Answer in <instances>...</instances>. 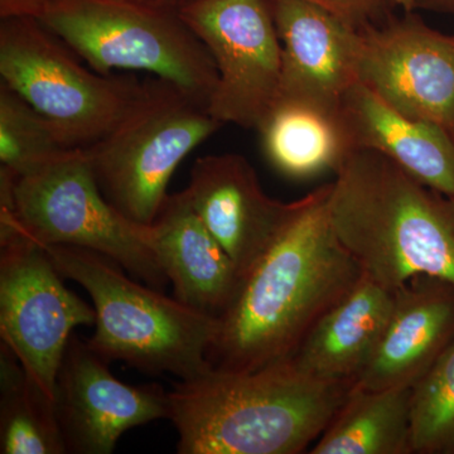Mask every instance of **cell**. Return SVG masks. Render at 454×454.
Masks as SVG:
<instances>
[{
    "instance_id": "obj_12",
    "label": "cell",
    "mask_w": 454,
    "mask_h": 454,
    "mask_svg": "<svg viewBox=\"0 0 454 454\" xmlns=\"http://www.w3.org/2000/svg\"><path fill=\"white\" fill-rule=\"evenodd\" d=\"M107 364L88 340L71 336L53 399L67 453H112L128 430L168 418V391L158 384H124Z\"/></svg>"
},
{
    "instance_id": "obj_20",
    "label": "cell",
    "mask_w": 454,
    "mask_h": 454,
    "mask_svg": "<svg viewBox=\"0 0 454 454\" xmlns=\"http://www.w3.org/2000/svg\"><path fill=\"white\" fill-rule=\"evenodd\" d=\"M269 162L292 178L334 169L351 151L337 115L279 101L258 128Z\"/></svg>"
},
{
    "instance_id": "obj_18",
    "label": "cell",
    "mask_w": 454,
    "mask_h": 454,
    "mask_svg": "<svg viewBox=\"0 0 454 454\" xmlns=\"http://www.w3.org/2000/svg\"><path fill=\"white\" fill-rule=\"evenodd\" d=\"M393 304L394 291L363 274L317 322L291 360L313 378L355 382L375 352Z\"/></svg>"
},
{
    "instance_id": "obj_15",
    "label": "cell",
    "mask_w": 454,
    "mask_h": 454,
    "mask_svg": "<svg viewBox=\"0 0 454 454\" xmlns=\"http://www.w3.org/2000/svg\"><path fill=\"white\" fill-rule=\"evenodd\" d=\"M454 342V284L415 276L394 289V304L375 352L354 387H413Z\"/></svg>"
},
{
    "instance_id": "obj_23",
    "label": "cell",
    "mask_w": 454,
    "mask_h": 454,
    "mask_svg": "<svg viewBox=\"0 0 454 454\" xmlns=\"http://www.w3.org/2000/svg\"><path fill=\"white\" fill-rule=\"evenodd\" d=\"M68 149L25 98L0 83V169L20 175Z\"/></svg>"
},
{
    "instance_id": "obj_19",
    "label": "cell",
    "mask_w": 454,
    "mask_h": 454,
    "mask_svg": "<svg viewBox=\"0 0 454 454\" xmlns=\"http://www.w3.org/2000/svg\"><path fill=\"white\" fill-rule=\"evenodd\" d=\"M411 387H351L312 454H411Z\"/></svg>"
},
{
    "instance_id": "obj_9",
    "label": "cell",
    "mask_w": 454,
    "mask_h": 454,
    "mask_svg": "<svg viewBox=\"0 0 454 454\" xmlns=\"http://www.w3.org/2000/svg\"><path fill=\"white\" fill-rule=\"evenodd\" d=\"M61 278L40 244L0 226V337L52 399L74 328L95 324L94 307Z\"/></svg>"
},
{
    "instance_id": "obj_27",
    "label": "cell",
    "mask_w": 454,
    "mask_h": 454,
    "mask_svg": "<svg viewBox=\"0 0 454 454\" xmlns=\"http://www.w3.org/2000/svg\"><path fill=\"white\" fill-rule=\"evenodd\" d=\"M133 2L143 3V4L153 5V7L172 9L179 11L182 7L190 3L191 0H133Z\"/></svg>"
},
{
    "instance_id": "obj_7",
    "label": "cell",
    "mask_w": 454,
    "mask_h": 454,
    "mask_svg": "<svg viewBox=\"0 0 454 454\" xmlns=\"http://www.w3.org/2000/svg\"><path fill=\"white\" fill-rule=\"evenodd\" d=\"M38 20L97 73L145 71L210 106L216 65L177 11L133 0H56Z\"/></svg>"
},
{
    "instance_id": "obj_24",
    "label": "cell",
    "mask_w": 454,
    "mask_h": 454,
    "mask_svg": "<svg viewBox=\"0 0 454 454\" xmlns=\"http://www.w3.org/2000/svg\"><path fill=\"white\" fill-rule=\"evenodd\" d=\"M336 14L355 28L384 22L402 8V0H309Z\"/></svg>"
},
{
    "instance_id": "obj_16",
    "label": "cell",
    "mask_w": 454,
    "mask_h": 454,
    "mask_svg": "<svg viewBox=\"0 0 454 454\" xmlns=\"http://www.w3.org/2000/svg\"><path fill=\"white\" fill-rule=\"evenodd\" d=\"M151 230L155 254L176 300L220 319L234 303L243 278L203 225L186 191L166 197Z\"/></svg>"
},
{
    "instance_id": "obj_14",
    "label": "cell",
    "mask_w": 454,
    "mask_h": 454,
    "mask_svg": "<svg viewBox=\"0 0 454 454\" xmlns=\"http://www.w3.org/2000/svg\"><path fill=\"white\" fill-rule=\"evenodd\" d=\"M282 44L279 101L337 115L357 82L358 28L309 0H267Z\"/></svg>"
},
{
    "instance_id": "obj_4",
    "label": "cell",
    "mask_w": 454,
    "mask_h": 454,
    "mask_svg": "<svg viewBox=\"0 0 454 454\" xmlns=\"http://www.w3.org/2000/svg\"><path fill=\"white\" fill-rule=\"evenodd\" d=\"M40 245L62 277L89 293L95 333L88 342L101 357L153 375L170 373L179 380L211 369L207 354L220 319L136 282L101 254L68 245Z\"/></svg>"
},
{
    "instance_id": "obj_17",
    "label": "cell",
    "mask_w": 454,
    "mask_h": 454,
    "mask_svg": "<svg viewBox=\"0 0 454 454\" xmlns=\"http://www.w3.org/2000/svg\"><path fill=\"white\" fill-rule=\"evenodd\" d=\"M337 118L351 151L380 153L424 186L454 199V140L437 125L396 112L358 82L340 101Z\"/></svg>"
},
{
    "instance_id": "obj_10",
    "label": "cell",
    "mask_w": 454,
    "mask_h": 454,
    "mask_svg": "<svg viewBox=\"0 0 454 454\" xmlns=\"http://www.w3.org/2000/svg\"><path fill=\"white\" fill-rule=\"evenodd\" d=\"M178 13L219 73L212 115L258 129L279 100L282 80V44L267 0H191Z\"/></svg>"
},
{
    "instance_id": "obj_26",
    "label": "cell",
    "mask_w": 454,
    "mask_h": 454,
    "mask_svg": "<svg viewBox=\"0 0 454 454\" xmlns=\"http://www.w3.org/2000/svg\"><path fill=\"white\" fill-rule=\"evenodd\" d=\"M404 12L428 11L454 16V0H402Z\"/></svg>"
},
{
    "instance_id": "obj_2",
    "label": "cell",
    "mask_w": 454,
    "mask_h": 454,
    "mask_svg": "<svg viewBox=\"0 0 454 454\" xmlns=\"http://www.w3.org/2000/svg\"><path fill=\"white\" fill-rule=\"evenodd\" d=\"M354 381H330L278 361L234 372L208 369L168 391L179 454H298L321 437Z\"/></svg>"
},
{
    "instance_id": "obj_21",
    "label": "cell",
    "mask_w": 454,
    "mask_h": 454,
    "mask_svg": "<svg viewBox=\"0 0 454 454\" xmlns=\"http://www.w3.org/2000/svg\"><path fill=\"white\" fill-rule=\"evenodd\" d=\"M0 453L64 454L55 402L0 345Z\"/></svg>"
},
{
    "instance_id": "obj_3",
    "label": "cell",
    "mask_w": 454,
    "mask_h": 454,
    "mask_svg": "<svg viewBox=\"0 0 454 454\" xmlns=\"http://www.w3.org/2000/svg\"><path fill=\"white\" fill-rule=\"evenodd\" d=\"M328 214L365 276L399 288L415 276L454 284V199L380 153L352 151L336 169Z\"/></svg>"
},
{
    "instance_id": "obj_13",
    "label": "cell",
    "mask_w": 454,
    "mask_h": 454,
    "mask_svg": "<svg viewBox=\"0 0 454 454\" xmlns=\"http://www.w3.org/2000/svg\"><path fill=\"white\" fill-rule=\"evenodd\" d=\"M184 191L243 282L304 205V197L289 203L270 199L252 164L232 153L199 158Z\"/></svg>"
},
{
    "instance_id": "obj_5",
    "label": "cell",
    "mask_w": 454,
    "mask_h": 454,
    "mask_svg": "<svg viewBox=\"0 0 454 454\" xmlns=\"http://www.w3.org/2000/svg\"><path fill=\"white\" fill-rule=\"evenodd\" d=\"M0 226L38 244L101 254L160 291L169 283L151 225L134 223L107 201L85 149H68L20 175L0 169Z\"/></svg>"
},
{
    "instance_id": "obj_1",
    "label": "cell",
    "mask_w": 454,
    "mask_h": 454,
    "mask_svg": "<svg viewBox=\"0 0 454 454\" xmlns=\"http://www.w3.org/2000/svg\"><path fill=\"white\" fill-rule=\"evenodd\" d=\"M331 188L327 184L304 196L297 216L245 277L220 318L207 354L211 369L255 372L288 360L363 277L331 225Z\"/></svg>"
},
{
    "instance_id": "obj_22",
    "label": "cell",
    "mask_w": 454,
    "mask_h": 454,
    "mask_svg": "<svg viewBox=\"0 0 454 454\" xmlns=\"http://www.w3.org/2000/svg\"><path fill=\"white\" fill-rule=\"evenodd\" d=\"M411 439L418 454H454V342L411 387Z\"/></svg>"
},
{
    "instance_id": "obj_25",
    "label": "cell",
    "mask_w": 454,
    "mask_h": 454,
    "mask_svg": "<svg viewBox=\"0 0 454 454\" xmlns=\"http://www.w3.org/2000/svg\"><path fill=\"white\" fill-rule=\"evenodd\" d=\"M56 0H0V20H40Z\"/></svg>"
},
{
    "instance_id": "obj_8",
    "label": "cell",
    "mask_w": 454,
    "mask_h": 454,
    "mask_svg": "<svg viewBox=\"0 0 454 454\" xmlns=\"http://www.w3.org/2000/svg\"><path fill=\"white\" fill-rule=\"evenodd\" d=\"M77 57L38 20L0 23L2 82L49 122L67 148L86 149L133 109L145 82L98 74Z\"/></svg>"
},
{
    "instance_id": "obj_11",
    "label": "cell",
    "mask_w": 454,
    "mask_h": 454,
    "mask_svg": "<svg viewBox=\"0 0 454 454\" xmlns=\"http://www.w3.org/2000/svg\"><path fill=\"white\" fill-rule=\"evenodd\" d=\"M357 82L387 106L454 140V35L414 12L358 28Z\"/></svg>"
},
{
    "instance_id": "obj_6",
    "label": "cell",
    "mask_w": 454,
    "mask_h": 454,
    "mask_svg": "<svg viewBox=\"0 0 454 454\" xmlns=\"http://www.w3.org/2000/svg\"><path fill=\"white\" fill-rule=\"evenodd\" d=\"M223 125L201 98L155 77L145 82L142 97L124 119L85 152L107 201L149 226L179 163Z\"/></svg>"
}]
</instances>
